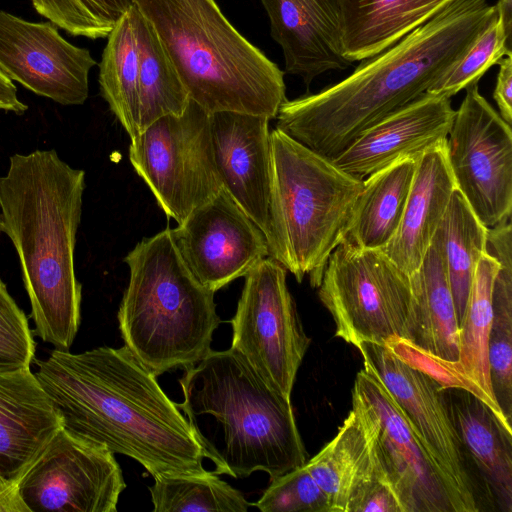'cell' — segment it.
<instances>
[{
  "label": "cell",
  "instance_id": "1",
  "mask_svg": "<svg viewBox=\"0 0 512 512\" xmlns=\"http://www.w3.org/2000/svg\"><path fill=\"white\" fill-rule=\"evenodd\" d=\"M35 375L64 428L133 458L155 480L208 472L206 454L177 403L125 345L55 349L38 362Z\"/></svg>",
  "mask_w": 512,
  "mask_h": 512
},
{
  "label": "cell",
  "instance_id": "2",
  "mask_svg": "<svg viewBox=\"0 0 512 512\" xmlns=\"http://www.w3.org/2000/svg\"><path fill=\"white\" fill-rule=\"evenodd\" d=\"M498 18L488 0H453L344 80L286 100L276 128L334 159L361 133L426 93Z\"/></svg>",
  "mask_w": 512,
  "mask_h": 512
},
{
  "label": "cell",
  "instance_id": "3",
  "mask_svg": "<svg viewBox=\"0 0 512 512\" xmlns=\"http://www.w3.org/2000/svg\"><path fill=\"white\" fill-rule=\"evenodd\" d=\"M85 173L53 149L10 157L0 177L4 233L19 257L35 331L68 351L80 325L81 284L74 269Z\"/></svg>",
  "mask_w": 512,
  "mask_h": 512
},
{
  "label": "cell",
  "instance_id": "4",
  "mask_svg": "<svg viewBox=\"0 0 512 512\" xmlns=\"http://www.w3.org/2000/svg\"><path fill=\"white\" fill-rule=\"evenodd\" d=\"M179 383L186 417L214 472L270 481L304 465L307 451L291 401L270 387L236 350H211Z\"/></svg>",
  "mask_w": 512,
  "mask_h": 512
},
{
  "label": "cell",
  "instance_id": "5",
  "mask_svg": "<svg viewBox=\"0 0 512 512\" xmlns=\"http://www.w3.org/2000/svg\"><path fill=\"white\" fill-rule=\"evenodd\" d=\"M152 25L189 95L208 113L276 118L284 72L242 36L215 0H133Z\"/></svg>",
  "mask_w": 512,
  "mask_h": 512
},
{
  "label": "cell",
  "instance_id": "6",
  "mask_svg": "<svg viewBox=\"0 0 512 512\" xmlns=\"http://www.w3.org/2000/svg\"><path fill=\"white\" fill-rule=\"evenodd\" d=\"M124 262L130 276L117 315L124 345L156 376L203 359L221 322L215 292L189 270L171 229L142 239Z\"/></svg>",
  "mask_w": 512,
  "mask_h": 512
},
{
  "label": "cell",
  "instance_id": "7",
  "mask_svg": "<svg viewBox=\"0 0 512 512\" xmlns=\"http://www.w3.org/2000/svg\"><path fill=\"white\" fill-rule=\"evenodd\" d=\"M274 197L289 268L318 287L327 260L348 231L363 180L279 129L270 132Z\"/></svg>",
  "mask_w": 512,
  "mask_h": 512
},
{
  "label": "cell",
  "instance_id": "8",
  "mask_svg": "<svg viewBox=\"0 0 512 512\" xmlns=\"http://www.w3.org/2000/svg\"><path fill=\"white\" fill-rule=\"evenodd\" d=\"M318 295L332 315L335 335L358 346L408 339L412 306L410 276L382 250L343 240L329 256Z\"/></svg>",
  "mask_w": 512,
  "mask_h": 512
},
{
  "label": "cell",
  "instance_id": "9",
  "mask_svg": "<svg viewBox=\"0 0 512 512\" xmlns=\"http://www.w3.org/2000/svg\"><path fill=\"white\" fill-rule=\"evenodd\" d=\"M129 160L160 208L178 224L222 188L210 113L191 99L181 115L163 116L131 138Z\"/></svg>",
  "mask_w": 512,
  "mask_h": 512
},
{
  "label": "cell",
  "instance_id": "10",
  "mask_svg": "<svg viewBox=\"0 0 512 512\" xmlns=\"http://www.w3.org/2000/svg\"><path fill=\"white\" fill-rule=\"evenodd\" d=\"M287 269L268 256L246 276L232 326V349L275 391L291 400L311 339L286 283Z\"/></svg>",
  "mask_w": 512,
  "mask_h": 512
},
{
  "label": "cell",
  "instance_id": "11",
  "mask_svg": "<svg viewBox=\"0 0 512 512\" xmlns=\"http://www.w3.org/2000/svg\"><path fill=\"white\" fill-rule=\"evenodd\" d=\"M465 90L446 139V157L456 189L491 228L511 218V125L480 94L478 83Z\"/></svg>",
  "mask_w": 512,
  "mask_h": 512
},
{
  "label": "cell",
  "instance_id": "12",
  "mask_svg": "<svg viewBox=\"0 0 512 512\" xmlns=\"http://www.w3.org/2000/svg\"><path fill=\"white\" fill-rule=\"evenodd\" d=\"M17 486L30 512H116L126 483L111 451L62 427Z\"/></svg>",
  "mask_w": 512,
  "mask_h": 512
},
{
  "label": "cell",
  "instance_id": "13",
  "mask_svg": "<svg viewBox=\"0 0 512 512\" xmlns=\"http://www.w3.org/2000/svg\"><path fill=\"white\" fill-rule=\"evenodd\" d=\"M270 119L219 111L210 114L214 161L222 187L264 234L269 256L288 271L273 185Z\"/></svg>",
  "mask_w": 512,
  "mask_h": 512
},
{
  "label": "cell",
  "instance_id": "14",
  "mask_svg": "<svg viewBox=\"0 0 512 512\" xmlns=\"http://www.w3.org/2000/svg\"><path fill=\"white\" fill-rule=\"evenodd\" d=\"M356 348L363 363L380 377L440 471L458 512L479 511L462 447L441 395L442 387L384 345L363 342Z\"/></svg>",
  "mask_w": 512,
  "mask_h": 512
},
{
  "label": "cell",
  "instance_id": "15",
  "mask_svg": "<svg viewBox=\"0 0 512 512\" xmlns=\"http://www.w3.org/2000/svg\"><path fill=\"white\" fill-rule=\"evenodd\" d=\"M353 391L371 410L377 467L403 511L458 512L440 471L380 377L366 363L356 375Z\"/></svg>",
  "mask_w": 512,
  "mask_h": 512
},
{
  "label": "cell",
  "instance_id": "16",
  "mask_svg": "<svg viewBox=\"0 0 512 512\" xmlns=\"http://www.w3.org/2000/svg\"><path fill=\"white\" fill-rule=\"evenodd\" d=\"M194 277L216 292L269 256L266 238L224 187L171 229Z\"/></svg>",
  "mask_w": 512,
  "mask_h": 512
},
{
  "label": "cell",
  "instance_id": "17",
  "mask_svg": "<svg viewBox=\"0 0 512 512\" xmlns=\"http://www.w3.org/2000/svg\"><path fill=\"white\" fill-rule=\"evenodd\" d=\"M89 50L65 40L51 22H30L0 10V71L37 95L62 105L88 98Z\"/></svg>",
  "mask_w": 512,
  "mask_h": 512
},
{
  "label": "cell",
  "instance_id": "18",
  "mask_svg": "<svg viewBox=\"0 0 512 512\" xmlns=\"http://www.w3.org/2000/svg\"><path fill=\"white\" fill-rule=\"evenodd\" d=\"M455 112L450 98L426 92L365 130L331 161L364 180L401 159H418L446 141Z\"/></svg>",
  "mask_w": 512,
  "mask_h": 512
},
{
  "label": "cell",
  "instance_id": "19",
  "mask_svg": "<svg viewBox=\"0 0 512 512\" xmlns=\"http://www.w3.org/2000/svg\"><path fill=\"white\" fill-rule=\"evenodd\" d=\"M272 38L282 48L285 72L309 87L320 74L352 62L343 51L338 0H260Z\"/></svg>",
  "mask_w": 512,
  "mask_h": 512
},
{
  "label": "cell",
  "instance_id": "20",
  "mask_svg": "<svg viewBox=\"0 0 512 512\" xmlns=\"http://www.w3.org/2000/svg\"><path fill=\"white\" fill-rule=\"evenodd\" d=\"M62 427L30 367L0 371V471L7 479L18 484Z\"/></svg>",
  "mask_w": 512,
  "mask_h": 512
},
{
  "label": "cell",
  "instance_id": "21",
  "mask_svg": "<svg viewBox=\"0 0 512 512\" xmlns=\"http://www.w3.org/2000/svg\"><path fill=\"white\" fill-rule=\"evenodd\" d=\"M441 395L465 460L473 461L498 509L512 512V429L467 390L442 388Z\"/></svg>",
  "mask_w": 512,
  "mask_h": 512
},
{
  "label": "cell",
  "instance_id": "22",
  "mask_svg": "<svg viewBox=\"0 0 512 512\" xmlns=\"http://www.w3.org/2000/svg\"><path fill=\"white\" fill-rule=\"evenodd\" d=\"M455 189L444 141L417 159L400 225L381 249L409 276L420 267Z\"/></svg>",
  "mask_w": 512,
  "mask_h": 512
},
{
  "label": "cell",
  "instance_id": "23",
  "mask_svg": "<svg viewBox=\"0 0 512 512\" xmlns=\"http://www.w3.org/2000/svg\"><path fill=\"white\" fill-rule=\"evenodd\" d=\"M305 467L325 493L330 512H347L356 491L377 474L373 416L359 394L352 391V409L342 426Z\"/></svg>",
  "mask_w": 512,
  "mask_h": 512
},
{
  "label": "cell",
  "instance_id": "24",
  "mask_svg": "<svg viewBox=\"0 0 512 512\" xmlns=\"http://www.w3.org/2000/svg\"><path fill=\"white\" fill-rule=\"evenodd\" d=\"M452 1L338 0L345 57L353 63L380 53Z\"/></svg>",
  "mask_w": 512,
  "mask_h": 512
},
{
  "label": "cell",
  "instance_id": "25",
  "mask_svg": "<svg viewBox=\"0 0 512 512\" xmlns=\"http://www.w3.org/2000/svg\"><path fill=\"white\" fill-rule=\"evenodd\" d=\"M408 340L446 360L459 358V323L440 245L435 237L410 276Z\"/></svg>",
  "mask_w": 512,
  "mask_h": 512
},
{
  "label": "cell",
  "instance_id": "26",
  "mask_svg": "<svg viewBox=\"0 0 512 512\" xmlns=\"http://www.w3.org/2000/svg\"><path fill=\"white\" fill-rule=\"evenodd\" d=\"M416 164V158H404L363 180L343 240L380 250L390 242L400 225Z\"/></svg>",
  "mask_w": 512,
  "mask_h": 512
},
{
  "label": "cell",
  "instance_id": "27",
  "mask_svg": "<svg viewBox=\"0 0 512 512\" xmlns=\"http://www.w3.org/2000/svg\"><path fill=\"white\" fill-rule=\"evenodd\" d=\"M485 253L499 263L492 290L493 318L488 337V364L495 400L511 423L512 416V226L511 218L487 228Z\"/></svg>",
  "mask_w": 512,
  "mask_h": 512
},
{
  "label": "cell",
  "instance_id": "28",
  "mask_svg": "<svg viewBox=\"0 0 512 512\" xmlns=\"http://www.w3.org/2000/svg\"><path fill=\"white\" fill-rule=\"evenodd\" d=\"M140 17L133 3L107 36L99 64L101 94L130 139L139 132Z\"/></svg>",
  "mask_w": 512,
  "mask_h": 512
},
{
  "label": "cell",
  "instance_id": "29",
  "mask_svg": "<svg viewBox=\"0 0 512 512\" xmlns=\"http://www.w3.org/2000/svg\"><path fill=\"white\" fill-rule=\"evenodd\" d=\"M486 236L487 228L455 189L434 237L442 251L459 324L477 264L485 253Z\"/></svg>",
  "mask_w": 512,
  "mask_h": 512
},
{
  "label": "cell",
  "instance_id": "30",
  "mask_svg": "<svg viewBox=\"0 0 512 512\" xmlns=\"http://www.w3.org/2000/svg\"><path fill=\"white\" fill-rule=\"evenodd\" d=\"M138 31L140 132L163 116L181 115L190 98L156 31L142 14Z\"/></svg>",
  "mask_w": 512,
  "mask_h": 512
},
{
  "label": "cell",
  "instance_id": "31",
  "mask_svg": "<svg viewBox=\"0 0 512 512\" xmlns=\"http://www.w3.org/2000/svg\"><path fill=\"white\" fill-rule=\"evenodd\" d=\"M498 266L496 259L486 253L477 264L459 324L457 360L462 371L494 400L488 364V337L493 318V282Z\"/></svg>",
  "mask_w": 512,
  "mask_h": 512
},
{
  "label": "cell",
  "instance_id": "32",
  "mask_svg": "<svg viewBox=\"0 0 512 512\" xmlns=\"http://www.w3.org/2000/svg\"><path fill=\"white\" fill-rule=\"evenodd\" d=\"M149 492L154 512H246L252 505L214 471L156 479Z\"/></svg>",
  "mask_w": 512,
  "mask_h": 512
},
{
  "label": "cell",
  "instance_id": "33",
  "mask_svg": "<svg viewBox=\"0 0 512 512\" xmlns=\"http://www.w3.org/2000/svg\"><path fill=\"white\" fill-rule=\"evenodd\" d=\"M495 6L498 13L496 22L427 93L451 98L467 86L478 83L501 58L512 56V0H497Z\"/></svg>",
  "mask_w": 512,
  "mask_h": 512
},
{
  "label": "cell",
  "instance_id": "34",
  "mask_svg": "<svg viewBox=\"0 0 512 512\" xmlns=\"http://www.w3.org/2000/svg\"><path fill=\"white\" fill-rule=\"evenodd\" d=\"M36 11L73 36L106 38L133 0H31Z\"/></svg>",
  "mask_w": 512,
  "mask_h": 512
},
{
  "label": "cell",
  "instance_id": "35",
  "mask_svg": "<svg viewBox=\"0 0 512 512\" xmlns=\"http://www.w3.org/2000/svg\"><path fill=\"white\" fill-rule=\"evenodd\" d=\"M383 345L401 361L431 377L442 388H460L469 391L484 402L503 425L511 429V423L508 422L497 402L462 371L457 360L451 361L436 356L402 337L390 338Z\"/></svg>",
  "mask_w": 512,
  "mask_h": 512
},
{
  "label": "cell",
  "instance_id": "36",
  "mask_svg": "<svg viewBox=\"0 0 512 512\" xmlns=\"http://www.w3.org/2000/svg\"><path fill=\"white\" fill-rule=\"evenodd\" d=\"M252 505L262 512H330L325 493L305 464L271 480Z\"/></svg>",
  "mask_w": 512,
  "mask_h": 512
},
{
  "label": "cell",
  "instance_id": "37",
  "mask_svg": "<svg viewBox=\"0 0 512 512\" xmlns=\"http://www.w3.org/2000/svg\"><path fill=\"white\" fill-rule=\"evenodd\" d=\"M35 342L24 312L0 279V371L29 368Z\"/></svg>",
  "mask_w": 512,
  "mask_h": 512
},
{
  "label": "cell",
  "instance_id": "38",
  "mask_svg": "<svg viewBox=\"0 0 512 512\" xmlns=\"http://www.w3.org/2000/svg\"><path fill=\"white\" fill-rule=\"evenodd\" d=\"M347 512H404L397 495L383 478L377 474L366 481L353 495Z\"/></svg>",
  "mask_w": 512,
  "mask_h": 512
},
{
  "label": "cell",
  "instance_id": "39",
  "mask_svg": "<svg viewBox=\"0 0 512 512\" xmlns=\"http://www.w3.org/2000/svg\"><path fill=\"white\" fill-rule=\"evenodd\" d=\"M497 64L499 72L493 92V98L497 103L499 115L511 125L512 123V56L501 58Z\"/></svg>",
  "mask_w": 512,
  "mask_h": 512
},
{
  "label": "cell",
  "instance_id": "40",
  "mask_svg": "<svg viewBox=\"0 0 512 512\" xmlns=\"http://www.w3.org/2000/svg\"><path fill=\"white\" fill-rule=\"evenodd\" d=\"M0 512H30L21 499L18 486L0 471Z\"/></svg>",
  "mask_w": 512,
  "mask_h": 512
},
{
  "label": "cell",
  "instance_id": "41",
  "mask_svg": "<svg viewBox=\"0 0 512 512\" xmlns=\"http://www.w3.org/2000/svg\"><path fill=\"white\" fill-rule=\"evenodd\" d=\"M0 110L22 114L26 110L13 82L0 71Z\"/></svg>",
  "mask_w": 512,
  "mask_h": 512
},
{
  "label": "cell",
  "instance_id": "42",
  "mask_svg": "<svg viewBox=\"0 0 512 512\" xmlns=\"http://www.w3.org/2000/svg\"><path fill=\"white\" fill-rule=\"evenodd\" d=\"M4 232V226H3V217H2V214L0 212V234Z\"/></svg>",
  "mask_w": 512,
  "mask_h": 512
}]
</instances>
